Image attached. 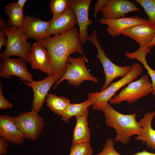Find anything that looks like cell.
Wrapping results in <instances>:
<instances>
[{
  "instance_id": "obj_25",
  "label": "cell",
  "mask_w": 155,
  "mask_h": 155,
  "mask_svg": "<svg viewBox=\"0 0 155 155\" xmlns=\"http://www.w3.org/2000/svg\"><path fill=\"white\" fill-rule=\"evenodd\" d=\"M143 8L148 18V21L155 25V0H135Z\"/></svg>"
},
{
  "instance_id": "obj_17",
  "label": "cell",
  "mask_w": 155,
  "mask_h": 155,
  "mask_svg": "<svg viewBox=\"0 0 155 155\" xmlns=\"http://www.w3.org/2000/svg\"><path fill=\"white\" fill-rule=\"evenodd\" d=\"M50 32L56 35L74 28L78 24L76 15L70 6L63 13L50 21Z\"/></svg>"
},
{
  "instance_id": "obj_2",
  "label": "cell",
  "mask_w": 155,
  "mask_h": 155,
  "mask_svg": "<svg viewBox=\"0 0 155 155\" xmlns=\"http://www.w3.org/2000/svg\"><path fill=\"white\" fill-rule=\"evenodd\" d=\"M101 110L104 113L106 125L114 128L116 132L115 141L126 144L132 135L141 134L142 128L136 120V113L123 114L114 109L108 102Z\"/></svg>"
},
{
  "instance_id": "obj_24",
  "label": "cell",
  "mask_w": 155,
  "mask_h": 155,
  "mask_svg": "<svg viewBox=\"0 0 155 155\" xmlns=\"http://www.w3.org/2000/svg\"><path fill=\"white\" fill-rule=\"evenodd\" d=\"M50 7L54 20L63 13L70 5V0H52L50 2Z\"/></svg>"
},
{
  "instance_id": "obj_7",
  "label": "cell",
  "mask_w": 155,
  "mask_h": 155,
  "mask_svg": "<svg viewBox=\"0 0 155 155\" xmlns=\"http://www.w3.org/2000/svg\"><path fill=\"white\" fill-rule=\"evenodd\" d=\"M152 91L149 76L143 75L138 80L132 82L109 100L111 104H118L124 101L129 104L146 96Z\"/></svg>"
},
{
  "instance_id": "obj_5",
  "label": "cell",
  "mask_w": 155,
  "mask_h": 155,
  "mask_svg": "<svg viewBox=\"0 0 155 155\" xmlns=\"http://www.w3.org/2000/svg\"><path fill=\"white\" fill-rule=\"evenodd\" d=\"M88 61L86 57L83 56L76 58L69 57L67 61L64 74L56 82L53 89L56 88L61 82L65 80H68V84L69 85L77 87L86 80L97 83L98 78L92 75L86 66L85 63Z\"/></svg>"
},
{
  "instance_id": "obj_23",
  "label": "cell",
  "mask_w": 155,
  "mask_h": 155,
  "mask_svg": "<svg viewBox=\"0 0 155 155\" xmlns=\"http://www.w3.org/2000/svg\"><path fill=\"white\" fill-rule=\"evenodd\" d=\"M93 102V100L88 98L80 103L70 104L62 116V120L65 123H69L70 118L74 116L76 117L82 115L90 106L92 105Z\"/></svg>"
},
{
  "instance_id": "obj_18",
  "label": "cell",
  "mask_w": 155,
  "mask_h": 155,
  "mask_svg": "<svg viewBox=\"0 0 155 155\" xmlns=\"http://www.w3.org/2000/svg\"><path fill=\"white\" fill-rule=\"evenodd\" d=\"M0 136L17 145L21 144L25 138L11 117L6 114L0 116Z\"/></svg>"
},
{
  "instance_id": "obj_14",
  "label": "cell",
  "mask_w": 155,
  "mask_h": 155,
  "mask_svg": "<svg viewBox=\"0 0 155 155\" xmlns=\"http://www.w3.org/2000/svg\"><path fill=\"white\" fill-rule=\"evenodd\" d=\"M45 47L39 41L34 43L32 47L28 57L30 63L34 69H38L48 75H53L51 69L50 55Z\"/></svg>"
},
{
  "instance_id": "obj_35",
  "label": "cell",
  "mask_w": 155,
  "mask_h": 155,
  "mask_svg": "<svg viewBox=\"0 0 155 155\" xmlns=\"http://www.w3.org/2000/svg\"><path fill=\"white\" fill-rule=\"evenodd\" d=\"M155 45V37L147 45V47L151 48Z\"/></svg>"
},
{
  "instance_id": "obj_28",
  "label": "cell",
  "mask_w": 155,
  "mask_h": 155,
  "mask_svg": "<svg viewBox=\"0 0 155 155\" xmlns=\"http://www.w3.org/2000/svg\"><path fill=\"white\" fill-rule=\"evenodd\" d=\"M138 61L143 65L144 67L146 69L148 74L151 78L152 88V93L154 96V99H155V70L153 69L148 65L146 57H141Z\"/></svg>"
},
{
  "instance_id": "obj_4",
  "label": "cell",
  "mask_w": 155,
  "mask_h": 155,
  "mask_svg": "<svg viewBox=\"0 0 155 155\" xmlns=\"http://www.w3.org/2000/svg\"><path fill=\"white\" fill-rule=\"evenodd\" d=\"M1 28L7 36V42L5 50L0 54V57L16 56L28 63V55L32 47L31 44L27 41L22 28H16L8 24Z\"/></svg>"
},
{
  "instance_id": "obj_15",
  "label": "cell",
  "mask_w": 155,
  "mask_h": 155,
  "mask_svg": "<svg viewBox=\"0 0 155 155\" xmlns=\"http://www.w3.org/2000/svg\"><path fill=\"white\" fill-rule=\"evenodd\" d=\"M140 10L135 3L129 0H107L101 12L104 18L116 19L125 17L128 13Z\"/></svg>"
},
{
  "instance_id": "obj_26",
  "label": "cell",
  "mask_w": 155,
  "mask_h": 155,
  "mask_svg": "<svg viewBox=\"0 0 155 155\" xmlns=\"http://www.w3.org/2000/svg\"><path fill=\"white\" fill-rule=\"evenodd\" d=\"M93 152L90 143L72 144L69 155H92Z\"/></svg>"
},
{
  "instance_id": "obj_34",
  "label": "cell",
  "mask_w": 155,
  "mask_h": 155,
  "mask_svg": "<svg viewBox=\"0 0 155 155\" xmlns=\"http://www.w3.org/2000/svg\"><path fill=\"white\" fill-rule=\"evenodd\" d=\"M27 1V0H19L16 3L20 8L23 10L24 6Z\"/></svg>"
},
{
  "instance_id": "obj_12",
  "label": "cell",
  "mask_w": 155,
  "mask_h": 155,
  "mask_svg": "<svg viewBox=\"0 0 155 155\" xmlns=\"http://www.w3.org/2000/svg\"><path fill=\"white\" fill-rule=\"evenodd\" d=\"M70 7L75 14L79 28L80 39L81 43L85 44L89 35L88 27L92 21L89 18V10L91 0H70Z\"/></svg>"
},
{
  "instance_id": "obj_13",
  "label": "cell",
  "mask_w": 155,
  "mask_h": 155,
  "mask_svg": "<svg viewBox=\"0 0 155 155\" xmlns=\"http://www.w3.org/2000/svg\"><path fill=\"white\" fill-rule=\"evenodd\" d=\"M50 25V21H44L26 15L24 16L22 28L27 40L32 38L38 41L51 37Z\"/></svg>"
},
{
  "instance_id": "obj_19",
  "label": "cell",
  "mask_w": 155,
  "mask_h": 155,
  "mask_svg": "<svg viewBox=\"0 0 155 155\" xmlns=\"http://www.w3.org/2000/svg\"><path fill=\"white\" fill-rule=\"evenodd\" d=\"M155 115V111L148 112L139 120L142 131L135 139L141 141L143 144H146L148 147L155 151V130L152 126V121Z\"/></svg>"
},
{
  "instance_id": "obj_30",
  "label": "cell",
  "mask_w": 155,
  "mask_h": 155,
  "mask_svg": "<svg viewBox=\"0 0 155 155\" xmlns=\"http://www.w3.org/2000/svg\"><path fill=\"white\" fill-rule=\"evenodd\" d=\"M107 0H98L96 1L94 8V18H96L98 13L101 11L106 4Z\"/></svg>"
},
{
  "instance_id": "obj_10",
  "label": "cell",
  "mask_w": 155,
  "mask_h": 155,
  "mask_svg": "<svg viewBox=\"0 0 155 155\" xmlns=\"http://www.w3.org/2000/svg\"><path fill=\"white\" fill-rule=\"evenodd\" d=\"M60 79L57 74L48 75L44 79L39 81L33 80L31 82H22L32 89L34 94L32 104V110L39 112L42 109L44 102L51 88Z\"/></svg>"
},
{
  "instance_id": "obj_21",
  "label": "cell",
  "mask_w": 155,
  "mask_h": 155,
  "mask_svg": "<svg viewBox=\"0 0 155 155\" xmlns=\"http://www.w3.org/2000/svg\"><path fill=\"white\" fill-rule=\"evenodd\" d=\"M46 104L51 111L58 115L62 116L71 104L69 100L64 97H60L49 93L45 100Z\"/></svg>"
},
{
  "instance_id": "obj_20",
  "label": "cell",
  "mask_w": 155,
  "mask_h": 155,
  "mask_svg": "<svg viewBox=\"0 0 155 155\" xmlns=\"http://www.w3.org/2000/svg\"><path fill=\"white\" fill-rule=\"evenodd\" d=\"M87 109L82 115L75 117L76 121L73 130L72 144L90 143L91 134L88 118Z\"/></svg>"
},
{
  "instance_id": "obj_27",
  "label": "cell",
  "mask_w": 155,
  "mask_h": 155,
  "mask_svg": "<svg viewBox=\"0 0 155 155\" xmlns=\"http://www.w3.org/2000/svg\"><path fill=\"white\" fill-rule=\"evenodd\" d=\"M95 155H121L115 149L114 143L111 138L107 139L102 151Z\"/></svg>"
},
{
  "instance_id": "obj_1",
  "label": "cell",
  "mask_w": 155,
  "mask_h": 155,
  "mask_svg": "<svg viewBox=\"0 0 155 155\" xmlns=\"http://www.w3.org/2000/svg\"><path fill=\"white\" fill-rule=\"evenodd\" d=\"M38 41L45 47L49 53L53 74L58 75L60 78L65 72L67 61L71 54L78 52L85 57L77 27Z\"/></svg>"
},
{
  "instance_id": "obj_33",
  "label": "cell",
  "mask_w": 155,
  "mask_h": 155,
  "mask_svg": "<svg viewBox=\"0 0 155 155\" xmlns=\"http://www.w3.org/2000/svg\"><path fill=\"white\" fill-rule=\"evenodd\" d=\"M133 155H155V153L148 152L144 150L142 151L138 152Z\"/></svg>"
},
{
  "instance_id": "obj_22",
  "label": "cell",
  "mask_w": 155,
  "mask_h": 155,
  "mask_svg": "<svg viewBox=\"0 0 155 155\" xmlns=\"http://www.w3.org/2000/svg\"><path fill=\"white\" fill-rule=\"evenodd\" d=\"M5 11L9 18L8 24L16 28H22L24 18L23 10L17 5L16 3L12 2L8 4Z\"/></svg>"
},
{
  "instance_id": "obj_6",
  "label": "cell",
  "mask_w": 155,
  "mask_h": 155,
  "mask_svg": "<svg viewBox=\"0 0 155 155\" xmlns=\"http://www.w3.org/2000/svg\"><path fill=\"white\" fill-rule=\"evenodd\" d=\"M87 39L93 43L97 48L98 52L96 57L99 60L104 70L105 76V81L100 91L107 88L115 78L119 77H124L131 71V66H120L117 65L106 56L97 38L96 30L94 31L91 35L88 36Z\"/></svg>"
},
{
  "instance_id": "obj_11",
  "label": "cell",
  "mask_w": 155,
  "mask_h": 155,
  "mask_svg": "<svg viewBox=\"0 0 155 155\" xmlns=\"http://www.w3.org/2000/svg\"><path fill=\"white\" fill-rule=\"evenodd\" d=\"M0 65V76L9 79L12 75L19 77L22 81L31 82L33 77L28 72L25 63L21 59L3 58Z\"/></svg>"
},
{
  "instance_id": "obj_29",
  "label": "cell",
  "mask_w": 155,
  "mask_h": 155,
  "mask_svg": "<svg viewBox=\"0 0 155 155\" xmlns=\"http://www.w3.org/2000/svg\"><path fill=\"white\" fill-rule=\"evenodd\" d=\"M2 86L1 82L0 84V109H7L12 108L13 105L9 102L4 97L2 93Z\"/></svg>"
},
{
  "instance_id": "obj_9",
  "label": "cell",
  "mask_w": 155,
  "mask_h": 155,
  "mask_svg": "<svg viewBox=\"0 0 155 155\" xmlns=\"http://www.w3.org/2000/svg\"><path fill=\"white\" fill-rule=\"evenodd\" d=\"M121 34L137 42L140 45L138 50L150 53L151 48L147 45L155 37V25L148 21L128 27L122 31Z\"/></svg>"
},
{
  "instance_id": "obj_32",
  "label": "cell",
  "mask_w": 155,
  "mask_h": 155,
  "mask_svg": "<svg viewBox=\"0 0 155 155\" xmlns=\"http://www.w3.org/2000/svg\"><path fill=\"white\" fill-rule=\"evenodd\" d=\"M5 33L2 28H1L0 31V50L3 46H6L7 45V40L5 36Z\"/></svg>"
},
{
  "instance_id": "obj_16",
  "label": "cell",
  "mask_w": 155,
  "mask_h": 155,
  "mask_svg": "<svg viewBox=\"0 0 155 155\" xmlns=\"http://www.w3.org/2000/svg\"><path fill=\"white\" fill-rule=\"evenodd\" d=\"M100 23L107 25L106 31L113 37L119 36L121 32L126 28L133 26L146 22L148 20L135 16L123 17L116 19H106L102 17L99 19Z\"/></svg>"
},
{
  "instance_id": "obj_31",
  "label": "cell",
  "mask_w": 155,
  "mask_h": 155,
  "mask_svg": "<svg viewBox=\"0 0 155 155\" xmlns=\"http://www.w3.org/2000/svg\"><path fill=\"white\" fill-rule=\"evenodd\" d=\"M8 141L5 139L0 138V154L3 155L6 154L8 151Z\"/></svg>"
},
{
  "instance_id": "obj_3",
  "label": "cell",
  "mask_w": 155,
  "mask_h": 155,
  "mask_svg": "<svg viewBox=\"0 0 155 155\" xmlns=\"http://www.w3.org/2000/svg\"><path fill=\"white\" fill-rule=\"evenodd\" d=\"M131 66V70L128 74L116 82H111L110 85L104 90L88 94V98L94 101L92 105L93 110H101L118 90L133 82L141 74L142 68L140 64L135 63Z\"/></svg>"
},
{
  "instance_id": "obj_8",
  "label": "cell",
  "mask_w": 155,
  "mask_h": 155,
  "mask_svg": "<svg viewBox=\"0 0 155 155\" xmlns=\"http://www.w3.org/2000/svg\"><path fill=\"white\" fill-rule=\"evenodd\" d=\"M11 118L25 138L31 140H36L44 127V119L36 111L23 112Z\"/></svg>"
}]
</instances>
